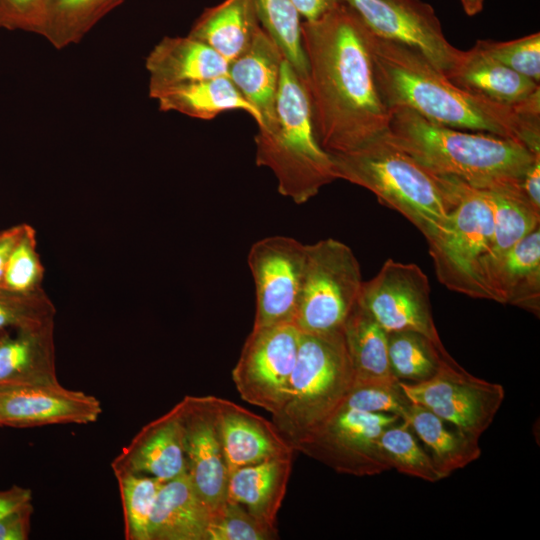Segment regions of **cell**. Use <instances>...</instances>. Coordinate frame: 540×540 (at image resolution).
<instances>
[{
    "label": "cell",
    "mask_w": 540,
    "mask_h": 540,
    "mask_svg": "<svg viewBox=\"0 0 540 540\" xmlns=\"http://www.w3.org/2000/svg\"><path fill=\"white\" fill-rule=\"evenodd\" d=\"M370 30L344 2L302 20L305 86L321 147L330 154L357 150L388 131L390 111L378 92Z\"/></svg>",
    "instance_id": "obj_1"
},
{
    "label": "cell",
    "mask_w": 540,
    "mask_h": 540,
    "mask_svg": "<svg viewBox=\"0 0 540 540\" xmlns=\"http://www.w3.org/2000/svg\"><path fill=\"white\" fill-rule=\"evenodd\" d=\"M369 48L376 86L389 111L407 108L435 124L515 139L540 152V102L510 106L466 91L418 50L371 31Z\"/></svg>",
    "instance_id": "obj_2"
},
{
    "label": "cell",
    "mask_w": 540,
    "mask_h": 540,
    "mask_svg": "<svg viewBox=\"0 0 540 540\" xmlns=\"http://www.w3.org/2000/svg\"><path fill=\"white\" fill-rule=\"evenodd\" d=\"M385 136L431 173L482 191L524 196V174L540 156L515 139L435 124L407 108L390 110Z\"/></svg>",
    "instance_id": "obj_3"
},
{
    "label": "cell",
    "mask_w": 540,
    "mask_h": 540,
    "mask_svg": "<svg viewBox=\"0 0 540 540\" xmlns=\"http://www.w3.org/2000/svg\"><path fill=\"white\" fill-rule=\"evenodd\" d=\"M331 155L337 179L372 192L427 241L445 227L457 201L454 180L431 173L385 134L357 150Z\"/></svg>",
    "instance_id": "obj_4"
},
{
    "label": "cell",
    "mask_w": 540,
    "mask_h": 540,
    "mask_svg": "<svg viewBox=\"0 0 540 540\" xmlns=\"http://www.w3.org/2000/svg\"><path fill=\"white\" fill-rule=\"evenodd\" d=\"M256 164L270 169L278 192L303 204L336 180L332 155L317 138L305 83L284 58L276 99V119L255 136Z\"/></svg>",
    "instance_id": "obj_5"
},
{
    "label": "cell",
    "mask_w": 540,
    "mask_h": 540,
    "mask_svg": "<svg viewBox=\"0 0 540 540\" xmlns=\"http://www.w3.org/2000/svg\"><path fill=\"white\" fill-rule=\"evenodd\" d=\"M353 383L343 330L301 332L289 397L273 423L293 446L343 405Z\"/></svg>",
    "instance_id": "obj_6"
},
{
    "label": "cell",
    "mask_w": 540,
    "mask_h": 540,
    "mask_svg": "<svg viewBox=\"0 0 540 540\" xmlns=\"http://www.w3.org/2000/svg\"><path fill=\"white\" fill-rule=\"evenodd\" d=\"M454 182L455 207L443 230L427 241L429 254L437 279L446 288L491 300L483 267L493 237L492 207L482 190L456 179Z\"/></svg>",
    "instance_id": "obj_7"
},
{
    "label": "cell",
    "mask_w": 540,
    "mask_h": 540,
    "mask_svg": "<svg viewBox=\"0 0 540 540\" xmlns=\"http://www.w3.org/2000/svg\"><path fill=\"white\" fill-rule=\"evenodd\" d=\"M360 264L345 243L326 238L306 245V261L294 324L302 333L343 330L363 285Z\"/></svg>",
    "instance_id": "obj_8"
},
{
    "label": "cell",
    "mask_w": 540,
    "mask_h": 540,
    "mask_svg": "<svg viewBox=\"0 0 540 540\" xmlns=\"http://www.w3.org/2000/svg\"><path fill=\"white\" fill-rule=\"evenodd\" d=\"M400 419L395 414L341 406L320 426L293 443V448L338 473L358 477L378 475L391 470L381 450V433Z\"/></svg>",
    "instance_id": "obj_9"
},
{
    "label": "cell",
    "mask_w": 540,
    "mask_h": 540,
    "mask_svg": "<svg viewBox=\"0 0 540 540\" xmlns=\"http://www.w3.org/2000/svg\"><path fill=\"white\" fill-rule=\"evenodd\" d=\"M301 332L294 323L252 328L232 370L247 403L277 415L288 400Z\"/></svg>",
    "instance_id": "obj_10"
},
{
    "label": "cell",
    "mask_w": 540,
    "mask_h": 540,
    "mask_svg": "<svg viewBox=\"0 0 540 540\" xmlns=\"http://www.w3.org/2000/svg\"><path fill=\"white\" fill-rule=\"evenodd\" d=\"M399 384L412 403L479 439L505 398L502 385L473 376L449 354L431 378L421 382L399 381Z\"/></svg>",
    "instance_id": "obj_11"
},
{
    "label": "cell",
    "mask_w": 540,
    "mask_h": 540,
    "mask_svg": "<svg viewBox=\"0 0 540 540\" xmlns=\"http://www.w3.org/2000/svg\"><path fill=\"white\" fill-rule=\"evenodd\" d=\"M427 275L414 263L387 259L363 282L358 304L387 333L415 331L444 348L434 323Z\"/></svg>",
    "instance_id": "obj_12"
},
{
    "label": "cell",
    "mask_w": 540,
    "mask_h": 540,
    "mask_svg": "<svg viewBox=\"0 0 540 540\" xmlns=\"http://www.w3.org/2000/svg\"><path fill=\"white\" fill-rule=\"evenodd\" d=\"M306 261V244L288 236L256 241L248 266L256 294L253 328L294 323Z\"/></svg>",
    "instance_id": "obj_13"
},
{
    "label": "cell",
    "mask_w": 540,
    "mask_h": 540,
    "mask_svg": "<svg viewBox=\"0 0 540 540\" xmlns=\"http://www.w3.org/2000/svg\"><path fill=\"white\" fill-rule=\"evenodd\" d=\"M351 7L380 38L422 53L442 72L451 69L462 50L446 39L434 8L423 0H340Z\"/></svg>",
    "instance_id": "obj_14"
},
{
    "label": "cell",
    "mask_w": 540,
    "mask_h": 540,
    "mask_svg": "<svg viewBox=\"0 0 540 540\" xmlns=\"http://www.w3.org/2000/svg\"><path fill=\"white\" fill-rule=\"evenodd\" d=\"M186 472L211 511L227 499L229 473L217 429L212 396L181 401Z\"/></svg>",
    "instance_id": "obj_15"
},
{
    "label": "cell",
    "mask_w": 540,
    "mask_h": 540,
    "mask_svg": "<svg viewBox=\"0 0 540 540\" xmlns=\"http://www.w3.org/2000/svg\"><path fill=\"white\" fill-rule=\"evenodd\" d=\"M102 412L100 401L82 391L47 384L0 387V426L89 424Z\"/></svg>",
    "instance_id": "obj_16"
},
{
    "label": "cell",
    "mask_w": 540,
    "mask_h": 540,
    "mask_svg": "<svg viewBox=\"0 0 540 540\" xmlns=\"http://www.w3.org/2000/svg\"><path fill=\"white\" fill-rule=\"evenodd\" d=\"M114 475L141 473L167 482L186 472L180 401L154 419L122 448L111 463Z\"/></svg>",
    "instance_id": "obj_17"
},
{
    "label": "cell",
    "mask_w": 540,
    "mask_h": 540,
    "mask_svg": "<svg viewBox=\"0 0 540 540\" xmlns=\"http://www.w3.org/2000/svg\"><path fill=\"white\" fill-rule=\"evenodd\" d=\"M212 403L229 474L269 459L294 456L292 444L274 423L226 399L212 396Z\"/></svg>",
    "instance_id": "obj_18"
},
{
    "label": "cell",
    "mask_w": 540,
    "mask_h": 540,
    "mask_svg": "<svg viewBox=\"0 0 540 540\" xmlns=\"http://www.w3.org/2000/svg\"><path fill=\"white\" fill-rule=\"evenodd\" d=\"M228 66L216 51L189 35L165 36L146 57L149 97L182 83L228 75Z\"/></svg>",
    "instance_id": "obj_19"
},
{
    "label": "cell",
    "mask_w": 540,
    "mask_h": 540,
    "mask_svg": "<svg viewBox=\"0 0 540 540\" xmlns=\"http://www.w3.org/2000/svg\"><path fill=\"white\" fill-rule=\"evenodd\" d=\"M283 59L277 44L260 27L249 48L229 63V78L261 116L258 129L274 126Z\"/></svg>",
    "instance_id": "obj_20"
},
{
    "label": "cell",
    "mask_w": 540,
    "mask_h": 540,
    "mask_svg": "<svg viewBox=\"0 0 540 540\" xmlns=\"http://www.w3.org/2000/svg\"><path fill=\"white\" fill-rule=\"evenodd\" d=\"M55 382L54 320L0 334V387Z\"/></svg>",
    "instance_id": "obj_21"
},
{
    "label": "cell",
    "mask_w": 540,
    "mask_h": 540,
    "mask_svg": "<svg viewBox=\"0 0 540 540\" xmlns=\"http://www.w3.org/2000/svg\"><path fill=\"white\" fill-rule=\"evenodd\" d=\"M456 86L494 102L525 106L540 102V85L482 52L475 45L443 72Z\"/></svg>",
    "instance_id": "obj_22"
},
{
    "label": "cell",
    "mask_w": 540,
    "mask_h": 540,
    "mask_svg": "<svg viewBox=\"0 0 540 540\" xmlns=\"http://www.w3.org/2000/svg\"><path fill=\"white\" fill-rule=\"evenodd\" d=\"M211 509L187 472L164 482L152 511L150 540H205Z\"/></svg>",
    "instance_id": "obj_23"
},
{
    "label": "cell",
    "mask_w": 540,
    "mask_h": 540,
    "mask_svg": "<svg viewBox=\"0 0 540 540\" xmlns=\"http://www.w3.org/2000/svg\"><path fill=\"white\" fill-rule=\"evenodd\" d=\"M489 289L492 300L540 313V229L526 235L494 265Z\"/></svg>",
    "instance_id": "obj_24"
},
{
    "label": "cell",
    "mask_w": 540,
    "mask_h": 540,
    "mask_svg": "<svg viewBox=\"0 0 540 540\" xmlns=\"http://www.w3.org/2000/svg\"><path fill=\"white\" fill-rule=\"evenodd\" d=\"M294 456L269 459L229 474L227 499L241 504L266 525L276 528Z\"/></svg>",
    "instance_id": "obj_25"
},
{
    "label": "cell",
    "mask_w": 540,
    "mask_h": 540,
    "mask_svg": "<svg viewBox=\"0 0 540 540\" xmlns=\"http://www.w3.org/2000/svg\"><path fill=\"white\" fill-rule=\"evenodd\" d=\"M260 27L253 0H223L204 10L188 35L230 63L249 48Z\"/></svg>",
    "instance_id": "obj_26"
},
{
    "label": "cell",
    "mask_w": 540,
    "mask_h": 540,
    "mask_svg": "<svg viewBox=\"0 0 540 540\" xmlns=\"http://www.w3.org/2000/svg\"><path fill=\"white\" fill-rule=\"evenodd\" d=\"M153 99L163 112L173 111L196 119L211 120L225 111L241 110L248 113L258 127L262 125L260 114L228 75L172 86L159 92Z\"/></svg>",
    "instance_id": "obj_27"
},
{
    "label": "cell",
    "mask_w": 540,
    "mask_h": 540,
    "mask_svg": "<svg viewBox=\"0 0 540 540\" xmlns=\"http://www.w3.org/2000/svg\"><path fill=\"white\" fill-rule=\"evenodd\" d=\"M402 419L428 448L443 478L481 456L479 438L463 432L421 405L412 403Z\"/></svg>",
    "instance_id": "obj_28"
},
{
    "label": "cell",
    "mask_w": 540,
    "mask_h": 540,
    "mask_svg": "<svg viewBox=\"0 0 540 540\" xmlns=\"http://www.w3.org/2000/svg\"><path fill=\"white\" fill-rule=\"evenodd\" d=\"M343 335L354 383L398 381L390 370L388 333L359 304L348 316Z\"/></svg>",
    "instance_id": "obj_29"
},
{
    "label": "cell",
    "mask_w": 540,
    "mask_h": 540,
    "mask_svg": "<svg viewBox=\"0 0 540 540\" xmlns=\"http://www.w3.org/2000/svg\"><path fill=\"white\" fill-rule=\"evenodd\" d=\"M125 0H43L36 34L57 50L78 44L109 12Z\"/></svg>",
    "instance_id": "obj_30"
},
{
    "label": "cell",
    "mask_w": 540,
    "mask_h": 540,
    "mask_svg": "<svg viewBox=\"0 0 540 540\" xmlns=\"http://www.w3.org/2000/svg\"><path fill=\"white\" fill-rule=\"evenodd\" d=\"M493 211L494 230L489 253L483 267L484 280H489L496 262L517 242L539 227L540 212L519 194L506 191H483ZM492 300V296L490 293Z\"/></svg>",
    "instance_id": "obj_31"
},
{
    "label": "cell",
    "mask_w": 540,
    "mask_h": 540,
    "mask_svg": "<svg viewBox=\"0 0 540 540\" xmlns=\"http://www.w3.org/2000/svg\"><path fill=\"white\" fill-rule=\"evenodd\" d=\"M449 353L415 331L388 333L390 370L398 381L421 382L431 378Z\"/></svg>",
    "instance_id": "obj_32"
},
{
    "label": "cell",
    "mask_w": 540,
    "mask_h": 540,
    "mask_svg": "<svg viewBox=\"0 0 540 540\" xmlns=\"http://www.w3.org/2000/svg\"><path fill=\"white\" fill-rule=\"evenodd\" d=\"M261 27L305 83L307 61L301 42L302 18L290 0H253Z\"/></svg>",
    "instance_id": "obj_33"
},
{
    "label": "cell",
    "mask_w": 540,
    "mask_h": 540,
    "mask_svg": "<svg viewBox=\"0 0 540 540\" xmlns=\"http://www.w3.org/2000/svg\"><path fill=\"white\" fill-rule=\"evenodd\" d=\"M380 446L391 469L428 482L444 479L430 454L420 445L415 433L403 419L383 430Z\"/></svg>",
    "instance_id": "obj_34"
},
{
    "label": "cell",
    "mask_w": 540,
    "mask_h": 540,
    "mask_svg": "<svg viewBox=\"0 0 540 540\" xmlns=\"http://www.w3.org/2000/svg\"><path fill=\"white\" fill-rule=\"evenodd\" d=\"M115 477L122 503L125 539L150 540V519L164 482L141 473H120Z\"/></svg>",
    "instance_id": "obj_35"
},
{
    "label": "cell",
    "mask_w": 540,
    "mask_h": 540,
    "mask_svg": "<svg viewBox=\"0 0 540 540\" xmlns=\"http://www.w3.org/2000/svg\"><path fill=\"white\" fill-rule=\"evenodd\" d=\"M276 528L259 521L241 504L228 500L211 513L205 540H273Z\"/></svg>",
    "instance_id": "obj_36"
},
{
    "label": "cell",
    "mask_w": 540,
    "mask_h": 540,
    "mask_svg": "<svg viewBox=\"0 0 540 540\" xmlns=\"http://www.w3.org/2000/svg\"><path fill=\"white\" fill-rule=\"evenodd\" d=\"M55 312L43 288L21 293L0 287V333L52 321Z\"/></svg>",
    "instance_id": "obj_37"
},
{
    "label": "cell",
    "mask_w": 540,
    "mask_h": 540,
    "mask_svg": "<svg viewBox=\"0 0 540 540\" xmlns=\"http://www.w3.org/2000/svg\"><path fill=\"white\" fill-rule=\"evenodd\" d=\"M45 269L37 251L36 230L26 223L6 264L2 287L21 293L42 288Z\"/></svg>",
    "instance_id": "obj_38"
},
{
    "label": "cell",
    "mask_w": 540,
    "mask_h": 540,
    "mask_svg": "<svg viewBox=\"0 0 540 540\" xmlns=\"http://www.w3.org/2000/svg\"><path fill=\"white\" fill-rule=\"evenodd\" d=\"M475 46L503 65L539 83V32L509 41L478 40Z\"/></svg>",
    "instance_id": "obj_39"
},
{
    "label": "cell",
    "mask_w": 540,
    "mask_h": 540,
    "mask_svg": "<svg viewBox=\"0 0 540 540\" xmlns=\"http://www.w3.org/2000/svg\"><path fill=\"white\" fill-rule=\"evenodd\" d=\"M411 404L399 381H396L353 383L342 406L365 412L395 414L402 419Z\"/></svg>",
    "instance_id": "obj_40"
},
{
    "label": "cell",
    "mask_w": 540,
    "mask_h": 540,
    "mask_svg": "<svg viewBox=\"0 0 540 540\" xmlns=\"http://www.w3.org/2000/svg\"><path fill=\"white\" fill-rule=\"evenodd\" d=\"M43 0H0V28L37 33Z\"/></svg>",
    "instance_id": "obj_41"
},
{
    "label": "cell",
    "mask_w": 540,
    "mask_h": 540,
    "mask_svg": "<svg viewBox=\"0 0 540 540\" xmlns=\"http://www.w3.org/2000/svg\"><path fill=\"white\" fill-rule=\"evenodd\" d=\"M32 513L30 501L0 518V540L28 539Z\"/></svg>",
    "instance_id": "obj_42"
},
{
    "label": "cell",
    "mask_w": 540,
    "mask_h": 540,
    "mask_svg": "<svg viewBox=\"0 0 540 540\" xmlns=\"http://www.w3.org/2000/svg\"><path fill=\"white\" fill-rule=\"evenodd\" d=\"M521 188L528 202L540 212V156L534 160L524 174Z\"/></svg>",
    "instance_id": "obj_43"
},
{
    "label": "cell",
    "mask_w": 540,
    "mask_h": 540,
    "mask_svg": "<svg viewBox=\"0 0 540 540\" xmlns=\"http://www.w3.org/2000/svg\"><path fill=\"white\" fill-rule=\"evenodd\" d=\"M25 226L26 223H21L0 231V287H2L3 275L8 259L23 234Z\"/></svg>",
    "instance_id": "obj_44"
},
{
    "label": "cell",
    "mask_w": 540,
    "mask_h": 540,
    "mask_svg": "<svg viewBox=\"0 0 540 540\" xmlns=\"http://www.w3.org/2000/svg\"><path fill=\"white\" fill-rule=\"evenodd\" d=\"M32 500L29 488L13 485L0 491V518Z\"/></svg>",
    "instance_id": "obj_45"
},
{
    "label": "cell",
    "mask_w": 540,
    "mask_h": 540,
    "mask_svg": "<svg viewBox=\"0 0 540 540\" xmlns=\"http://www.w3.org/2000/svg\"><path fill=\"white\" fill-rule=\"evenodd\" d=\"M303 20H314L337 5L340 0H290Z\"/></svg>",
    "instance_id": "obj_46"
},
{
    "label": "cell",
    "mask_w": 540,
    "mask_h": 540,
    "mask_svg": "<svg viewBox=\"0 0 540 540\" xmlns=\"http://www.w3.org/2000/svg\"><path fill=\"white\" fill-rule=\"evenodd\" d=\"M464 12L468 16H474L483 9L484 0H460Z\"/></svg>",
    "instance_id": "obj_47"
},
{
    "label": "cell",
    "mask_w": 540,
    "mask_h": 540,
    "mask_svg": "<svg viewBox=\"0 0 540 540\" xmlns=\"http://www.w3.org/2000/svg\"><path fill=\"white\" fill-rule=\"evenodd\" d=\"M6 332V331H5ZM1 334V333H0Z\"/></svg>",
    "instance_id": "obj_48"
}]
</instances>
